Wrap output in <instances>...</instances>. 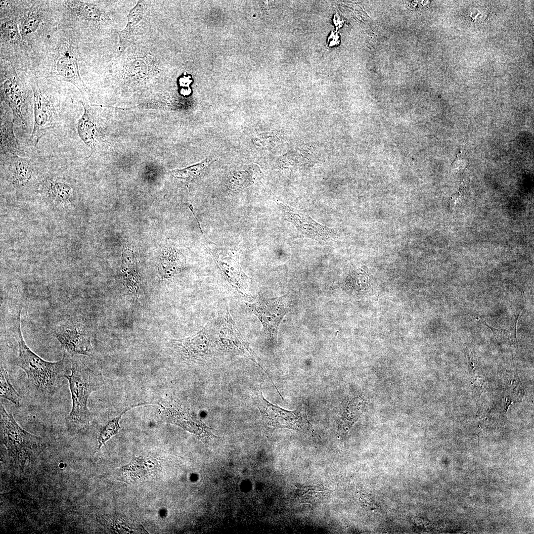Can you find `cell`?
Masks as SVG:
<instances>
[{
  "mask_svg": "<svg viewBox=\"0 0 534 534\" xmlns=\"http://www.w3.org/2000/svg\"><path fill=\"white\" fill-rule=\"evenodd\" d=\"M255 403L262 418L267 426L273 428H285L296 430L308 429L310 424L304 410L289 411L275 405L259 392L254 397Z\"/></svg>",
  "mask_w": 534,
  "mask_h": 534,
  "instance_id": "obj_7",
  "label": "cell"
},
{
  "mask_svg": "<svg viewBox=\"0 0 534 534\" xmlns=\"http://www.w3.org/2000/svg\"><path fill=\"white\" fill-rule=\"evenodd\" d=\"M42 21L41 14L35 8L29 11L24 21L21 30V37L26 40L37 30Z\"/></svg>",
  "mask_w": 534,
  "mask_h": 534,
  "instance_id": "obj_25",
  "label": "cell"
},
{
  "mask_svg": "<svg viewBox=\"0 0 534 534\" xmlns=\"http://www.w3.org/2000/svg\"><path fill=\"white\" fill-rule=\"evenodd\" d=\"M14 122L12 117H7L1 114L0 117V155L6 154L19 155L21 148L14 133Z\"/></svg>",
  "mask_w": 534,
  "mask_h": 534,
  "instance_id": "obj_20",
  "label": "cell"
},
{
  "mask_svg": "<svg viewBox=\"0 0 534 534\" xmlns=\"http://www.w3.org/2000/svg\"><path fill=\"white\" fill-rule=\"evenodd\" d=\"M216 260L229 283L240 294L249 297L250 278L243 271L238 262L231 255L222 254H218Z\"/></svg>",
  "mask_w": 534,
  "mask_h": 534,
  "instance_id": "obj_16",
  "label": "cell"
},
{
  "mask_svg": "<svg viewBox=\"0 0 534 534\" xmlns=\"http://www.w3.org/2000/svg\"><path fill=\"white\" fill-rule=\"evenodd\" d=\"M58 53L55 61L56 74L50 76V78L72 84L80 92L82 100L88 102L89 91L79 72V57L77 48L70 42H63L61 44Z\"/></svg>",
  "mask_w": 534,
  "mask_h": 534,
  "instance_id": "obj_9",
  "label": "cell"
},
{
  "mask_svg": "<svg viewBox=\"0 0 534 534\" xmlns=\"http://www.w3.org/2000/svg\"><path fill=\"white\" fill-rule=\"evenodd\" d=\"M149 55L134 57L124 66L123 75L125 80L133 83H143L154 75L156 67Z\"/></svg>",
  "mask_w": 534,
  "mask_h": 534,
  "instance_id": "obj_18",
  "label": "cell"
},
{
  "mask_svg": "<svg viewBox=\"0 0 534 534\" xmlns=\"http://www.w3.org/2000/svg\"><path fill=\"white\" fill-rule=\"evenodd\" d=\"M80 103L84 111L77 123V131L81 139L90 149L89 158L95 152L97 143L98 134L95 116L93 108L88 101L82 100Z\"/></svg>",
  "mask_w": 534,
  "mask_h": 534,
  "instance_id": "obj_17",
  "label": "cell"
},
{
  "mask_svg": "<svg viewBox=\"0 0 534 534\" xmlns=\"http://www.w3.org/2000/svg\"><path fill=\"white\" fill-rule=\"evenodd\" d=\"M0 440L14 464L22 470L27 460L38 456L45 446L43 439L22 429L1 403Z\"/></svg>",
  "mask_w": 534,
  "mask_h": 534,
  "instance_id": "obj_3",
  "label": "cell"
},
{
  "mask_svg": "<svg viewBox=\"0 0 534 534\" xmlns=\"http://www.w3.org/2000/svg\"><path fill=\"white\" fill-rule=\"evenodd\" d=\"M212 161L211 158H207L200 163L187 168L173 170V175L187 181L192 180L200 176Z\"/></svg>",
  "mask_w": 534,
  "mask_h": 534,
  "instance_id": "obj_24",
  "label": "cell"
},
{
  "mask_svg": "<svg viewBox=\"0 0 534 534\" xmlns=\"http://www.w3.org/2000/svg\"><path fill=\"white\" fill-rule=\"evenodd\" d=\"M149 2L139 0L127 15L125 28L118 32L121 51L148 34L150 30Z\"/></svg>",
  "mask_w": 534,
  "mask_h": 534,
  "instance_id": "obj_11",
  "label": "cell"
},
{
  "mask_svg": "<svg viewBox=\"0 0 534 534\" xmlns=\"http://www.w3.org/2000/svg\"><path fill=\"white\" fill-rule=\"evenodd\" d=\"M55 337L64 350L70 356H89L92 352L90 338L81 322L69 319L58 326L54 331Z\"/></svg>",
  "mask_w": 534,
  "mask_h": 534,
  "instance_id": "obj_10",
  "label": "cell"
},
{
  "mask_svg": "<svg viewBox=\"0 0 534 534\" xmlns=\"http://www.w3.org/2000/svg\"><path fill=\"white\" fill-rule=\"evenodd\" d=\"M179 352L185 357L203 360L211 356L214 345L207 324L202 329L190 337L177 341Z\"/></svg>",
  "mask_w": 534,
  "mask_h": 534,
  "instance_id": "obj_15",
  "label": "cell"
},
{
  "mask_svg": "<svg viewBox=\"0 0 534 534\" xmlns=\"http://www.w3.org/2000/svg\"><path fill=\"white\" fill-rule=\"evenodd\" d=\"M360 399L354 397L348 399L341 409L340 416L338 421V433L341 437H344L357 420L361 412Z\"/></svg>",
  "mask_w": 534,
  "mask_h": 534,
  "instance_id": "obj_19",
  "label": "cell"
},
{
  "mask_svg": "<svg viewBox=\"0 0 534 534\" xmlns=\"http://www.w3.org/2000/svg\"><path fill=\"white\" fill-rule=\"evenodd\" d=\"M1 168L6 173L10 181L20 185H26L31 182L36 173L34 161L17 154L0 155Z\"/></svg>",
  "mask_w": 534,
  "mask_h": 534,
  "instance_id": "obj_14",
  "label": "cell"
},
{
  "mask_svg": "<svg viewBox=\"0 0 534 534\" xmlns=\"http://www.w3.org/2000/svg\"><path fill=\"white\" fill-rule=\"evenodd\" d=\"M286 220L296 228L301 237L329 241L335 237L334 230L313 220L307 213L287 204H280Z\"/></svg>",
  "mask_w": 534,
  "mask_h": 534,
  "instance_id": "obj_12",
  "label": "cell"
},
{
  "mask_svg": "<svg viewBox=\"0 0 534 534\" xmlns=\"http://www.w3.org/2000/svg\"><path fill=\"white\" fill-rule=\"evenodd\" d=\"M1 73L4 77L1 85V95L11 110L14 123L22 133L31 134L33 125L27 92L10 64L5 63L2 66Z\"/></svg>",
  "mask_w": 534,
  "mask_h": 534,
  "instance_id": "obj_5",
  "label": "cell"
},
{
  "mask_svg": "<svg viewBox=\"0 0 534 534\" xmlns=\"http://www.w3.org/2000/svg\"><path fill=\"white\" fill-rule=\"evenodd\" d=\"M31 86L34 100L33 128L30 141L37 145L40 140L61 123L60 119L50 98L35 81Z\"/></svg>",
  "mask_w": 534,
  "mask_h": 534,
  "instance_id": "obj_6",
  "label": "cell"
},
{
  "mask_svg": "<svg viewBox=\"0 0 534 534\" xmlns=\"http://www.w3.org/2000/svg\"><path fill=\"white\" fill-rule=\"evenodd\" d=\"M210 331L214 348L224 354L247 357L260 366L270 379L258 357L241 333L239 332L224 303L221 305L218 316L207 324Z\"/></svg>",
  "mask_w": 534,
  "mask_h": 534,
  "instance_id": "obj_4",
  "label": "cell"
},
{
  "mask_svg": "<svg viewBox=\"0 0 534 534\" xmlns=\"http://www.w3.org/2000/svg\"><path fill=\"white\" fill-rule=\"evenodd\" d=\"M1 32L3 39L10 43H16L22 38L15 19L3 22L1 25Z\"/></svg>",
  "mask_w": 534,
  "mask_h": 534,
  "instance_id": "obj_26",
  "label": "cell"
},
{
  "mask_svg": "<svg viewBox=\"0 0 534 534\" xmlns=\"http://www.w3.org/2000/svg\"><path fill=\"white\" fill-rule=\"evenodd\" d=\"M20 310L16 319L15 335L18 345V355L14 360L17 366L27 376L29 387L35 396L42 398L53 396L62 385L70 371V358L64 353L58 361L44 360L33 352L26 344L21 332Z\"/></svg>",
  "mask_w": 534,
  "mask_h": 534,
  "instance_id": "obj_1",
  "label": "cell"
},
{
  "mask_svg": "<svg viewBox=\"0 0 534 534\" xmlns=\"http://www.w3.org/2000/svg\"><path fill=\"white\" fill-rule=\"evenodd\" d=\"M162 412L168 422L177 424L198 436L205 442L214 436L207 427L188 409L176 401L164 405Z\"/></svg>",
  "mask_w": 534,
  "mask_h": 534,
  "instance_id": "obj_13",
  "label": "cell"
},
{
  "mask_svg": "<svg viewBox=\"0 0 534 534\" xmlns=\"http://www.w3.org/2000/svg\"><path fill=\"white\" fill-rule=\"evenodd\" d=\"M0 397L17 406L20 404L21 396L13 387L7 370L0 367Z\"/></svg>",
  "mask_w": 534,
  "mask_h": 534,
  "instance_id": "obj_23",
  "label": "cell"
},
{
  "mask_svg": "<svg viewBox=\"0 0 534 534\" xmlns=\"http://www.w3.org/2000/svg\"><path fill=\"white\" fill-rule=\"evenodd\" d=\"M69 356L71 373L66 378L69 382L72 406L67 421L69 428L78 431L85 427L88 423V399L90 394L99 387L101 381L96 372Z\"/></svg>",
  "mask_w": 534,
  "mask_h": 534,
  "instance_id": "obj_2",
  "label": "cell"
},
{
  "mask_svg": "<svg viewBox=\"0 0 534 534\" xmlns=\"http://www.w3.org/2000/svg\"><path fill=\"white\" fill-rule=\"evenodd\" d=\"M64 4L68 9L86 20L95 22H100L102 20V11L93 3L79 0H67Z\"/></svg>",
  "mask_w": 534,
  "mask_h": 534,
  "instance_id": "obj_22",
  "label": "cell"
},
{
  "mask_svg": "<svg viewBox=\"0 0 534 534\" xmlns=\"http://www.w3.org/2000/svg\"><path fill=\"white\" fill-rule=\"evenodd\" d=\"M121 415L109 421L101 430L98 438L99 449L102 445H105L111 437L118 433L120 428L119 422Z\"/></svg>",
  "mask_w": 534,
  "mask_h": 534,
  "instance_id": "obj_27",
  "label": "cell"
},
{
  "mask_svg": "<svg viewBox=\"0 0 534 534\" xmlns=\"http://www.w3.org/2000/svg\"><path fill=\"white\" fill-rule=\"evenodd\" d=\"M286 295L271 299L259 298L252 303H246L260 320L266 334L272 342L277 341L280 324L290 311Z\"/></svg>",
  "mask_w": 534,
  "mask_h": 534,
  "instance_id": "obj_8",
  "label": "cell"
},
{
  "mask_svg": "<svg viewBox=\"0 0 534 534\" xmlns=\"http://www.w3.org/2000/svg\"><path fill=\"white\" fill-rule=\"evenodd\" d=\"M257 166L249 165L245 169L231 172L227 179V185L231 190H238L253 183L260 177Z\"/></svg>",
  "mask_w": 534,
  "mask_h": 534,
  "instance_id": "obj_21",
  "label": "cell"
},
{
  "mask_svg": "<svg viewBox=\"0 0 534 534\" xmlns=\"http://www.w3.org/2000/svg\"><path fill=\"white\" fill-rule=\"evenodd\" d=\"M473 385L479 390H482L485 388L486 380L484 377L481 376H476L472 379Z\"/></svg>",
  "mask_w": 534,
  "mask_h": 534,
  "instance_id": "obj_28",
  "label": "cell"
}]
</instances>
